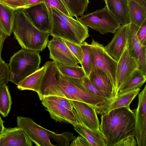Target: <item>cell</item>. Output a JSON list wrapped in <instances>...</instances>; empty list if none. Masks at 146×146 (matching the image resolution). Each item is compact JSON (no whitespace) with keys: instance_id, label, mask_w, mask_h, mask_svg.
<instances>
[{"instance_id":"30bf717a","label":"cell","mask_w":146,"mask_h":146,"mask_svg":"<svg viewBox=\"0 0 146 146\" xmlns=\"http://www.w3.org/2000/svg\"><path fill=\"white\" fill-rule=\"evenodd\" d=\"M137 59L129 54L127 45L117 61L116 75V88L115 98L122 85L139 68Z\"/></svg>"},{"instance_id":"8fae6325","label":"cell","mask_w":146,"mask_h":146,"mask_svg":"<svg viewBox=\"0 0 146 146\" xmlns=\"http://www.w3.org/2000/svg\"><path fill=\"white\" fill-rule=\"evenodd\" d=\"M140 27L129 23L127 46L130 55L136 58L138 61V69L146 75V46L140 43L136 35Z\"/></svg>"},{"instance_id":"ac0fdd59","label":"cell","mask_w":146,"mask_h":146,"mask_svg":"<svg viewBox=\"0 0 146 146\" xmlns=\"http://www.w3.org/2000/svg\"><path fill=\"white\" fill-rule=\"evenodd\" d=\"M129 24L121 25L110 42L105 46L108 53L117 61L127 45Z\"/></svg>"},{"instance_id":"484cf974","label":"cell","mask_w":146,"mask_h":146,"mask_svg":"<svg viewBox=\"0 0 146 146\" xmlns=\"http://www.w3.org/2000/svg\"><path fill=\"white\" fill-rule=\"evenodd\" d=\"M146 76L139 69L136 70L121 86L118 93L140 88L146 80Z\"/></svg>"},{"instance_id":"836d02e7","label":"cell","mask_w":146,"mask_h":146,"mask_svg":"<svg viewBox=\"0 0 146 146\" xmlns=\"http://www.w3.org/2000/svg\"><path fill=\"white\" fill-rule=\"evenodd\" d=\"M0 3L15 11L27 8L28 0H0Z\"/></svg>"},{"instance_id":"e575fe53","label":"cell","mask_w":146,"mask_h":146,"mask_svg":"<svg viewBox=\"0 0 146 146\" xmlns=\"http://www.w3.org/2000/svg\"><path fill=\"white\" fill-rule=\"evenodd\" d=\"M66 44L71 52L78 60L80 64L83 57L82 49L80 44L64 39Z\"/></svg>"},{"instance_id":"7c38bea8","label":"cell","mask_w":146,"mask_h":146,"mask_svg":"<svg viewBox=\"0 0 146 146\" xmlns=\"http://www.w3.org/2000/svg\"><path fill=\"white\" fill-rule=\"evenodd\" d=\"M23 9L30 21L37 29L49 33L51 25V17L44 2Z\"/></svg>"},{"instance_id":"5b68a950","label":"cell","mask_w":146,"mask_h":146,"mask_svg":"<svg viewBox=\"0 0 146 146\" xmlns=\"http://www.w3.org/2000/svg\"><path fill=\"white\" fill-rule=\"evenodd\" d=\"M77 20L84 25L89 27L102 34L108 33L114 34L121 25L106 6L101 9L83 14Z\"/></svg>"},{"instance_id":"7a4b0ae2","label":"cell","mask_w":146,"mask_h":146,"mask_svg":"<svg viewBox=\"0 0 146 146\" xmlns=\"http://www.w3.org/2000/svg\"><path fill=\"white\" fill-rule=\"evenodd\" d=\"M100 129L107 146H115L121 140L133 136L135 124L134 110L122 107L101 115Z\"/></svg>"},{"instance_id":"9c48e42d","label":"cell","mask_w":146,"mask_h":146,"mask_svg":"<svg viewBox=\"0 0 146 146\" xmlns=\"http://www.w3.org/2000/svg\"><path fill=\"white\" fill-rule=\"evenodd\" d=\"M137 108L135 110L133 136L138 146H146V85L139 94Z\"/></svg>"},{"instance_id":"f35d334b","label":"cell","mask_w":146,"mask_h":146,"mask_svg":"<svg viewBox=\"0 0 146 146\" xmlns=\"http://www.w3.org/2000/svg\"><path fill=\"white\" fill-rule=\"evenodd\" d=\"M70 146H91L90 143L82 136H79L74 139Z\"/></svg>"},{"instance_id":"cb8c5ba5","label":"cell","mask_w":146,"mask_h":146,"mask_svg":"<svg viewBox=\"0 0 146 146\" xmlns=\"http://www.w3.org/2000/svg\"><path fill=\"white\" fill-rule=\"evenodd\" d=\"M15 11L0 3V34L7 37L12 32Z\"/></svg>"},{"instance_id":"4fadbf2b","label":"cell","mask_w":146,"mask_h":146,"mask_svg":"<svg viewBox=\"0 0 146 146\" xmlns=\"http://www.w3.org/2000/svg\"><path fill=\"white\" fill-rule=\"evenodd\" d=\"M69 100L76 111L80 123L93 130H100L96 107L82 102Z\"/></svg>"},{"instance_id":"7402d4cb","label":"cell","mask_w":146,"mask_h":146,"mask_svg":"<svg viewBox=\"0 0 146 146\" xmlns=\"http://www.w3.org/2000/svg\"><path fill=\"white\" fill-rule=\"evenodd\" d=\"M46 69L45 64L41 68L25 78L17 85L21 90H29L37 93L40 90L42 80Z\"/></svg>"},{"instance_id":"d590c367","label":"cell","mask_w":146,"mask_h":146,"mask_svg":"<svg viewBox=\"0 0 146 146\" xmlns=\"http://www.w3.org/2000/svg\"><path fill=\"white\" fill-rule=\"evenodd\" d=\"M43 98L55 101L70 111H72L74 110L69 100L66 98L59 96H47Z\"/></svg>"},{"instance_id":"52a82bcc","label":"cell","mask_w":146,"mask_h":146,"mask_svg":"<svg viewBox=\"0 0 146 146\" xmlns=\"http://www.w3.org/2000/svg\"><path fill=\"white\" fill-rule=\"evenodd\" d=\"M17 126L21 127L37 146H55L51 142L48 130L39 125L32 119L18 116Z\"/></svg>"},{"instance_id":"277c9868","label":"cell","mask_w":146,"mask_h":146,"mask_svg":"<svg viewBox=\"0 0 146 146\" xmlns=\"http://www.w3.org/2000/svg\"><path fill=\"white\" fill-rule=\"evenodd\" d=\"M39 52L22 48L10 58L8 65L9 81L17 85L40 68Z\"/></svg>"},{"instance_id":"3957f363","label":"cell","mask_w":146,"mask_h":146,"mask_svg":"<svg viewBox=\"0 0 146 146\" xmlns=\"http://www.w3.org/2000/svg\"><path fill=\"white\" fill-rule=\"evenodd\" d=\"M12 32L22 48L42 51L48 42L49 33L40 31L32 23L23 9L15 11Z\"/></svg>"},{"instance_id":"4dcf8cb0","label":"cell","mask_w":146,"mask_h":146,"mask_svg":"<svg viewBox=\"0 0 146 146\" xmlns=\"http://www.w3.org/2000/svg\"><path fill=\"white\" fill-rule=\"evenodd\" d=\"M7 37L0 34V84H7L9 81V70L8 65L2 59L1 52Z\"/></svg>"},{"instance_id":"74e56055","label":"cell","mask_w":146,"mask_h":146,"mask_svg":"<svg viewBox=\"0 0 146 146\" xmlns=\"http://www.w3.org/2000/svg\"><path fill=\"white\" fill-rule=\"evenodd\" d=\"M137 141L133 136L128 137L121 140L115 146H137Z\"/></svg>"},{"instance_id":"b9f144b4","label":"cell","mask_w":146,"mask_h":146,"mask_svg":"<svg viewBox=\"0 0 146 146\" xmlns=\"http://www.w3.org/2000/svg\"><path fill=\"white\" fill-rule=\"evenodd\" d=\"M3 122L4 121L1 119L0 115V134L1 133L5 127L3 125Z\"/></svg>"},{"instance_id":"ab89813d","label":"cell","mask_w":146,"mask_h":146,"mask_svg":"<svg viewBox=\"0 0 146 146\" xmlns=\"http://www.w3.org/2000/svg\"><path fill=\"white\" fill-rule=\"evenodd\" d=\"M28 1L29 5L28 7L39 3L44 2V0H28Z\"/></svg>"},{"instance_id":"f546056e","label":"cell","mask_w":146,"mask_h":146,"mask_svg":"<svg viewBox=\"0 0 146 146\" xmlns=\"http://www.w3.org/2000/svg\"><path fill=\"white\" fill-rule=\"evenodd\" d=\"M58 68L63 75L76 78H82L86 76L82 67L79 65H70L56 63Z\"/></svg>"},{"instance_id":"44dd1931","label":"cell","mask_w":146,"mask_h":146,"mask_svg":"<svg viewBox=\"0 0 146 146\" xmlns=\"http://www.w3.org/2000/svg\"><path fill=\"white\" fill-rule=\"evenodd\" d=\"M88 77L97 89L111 93L114 98L115 90L109 78L104 72L99 69L93 68Z\"/></svg>"},{"instance_id":"83f0119b","label":"cell","mask_w":146,"mask_h":146,"mask_svg":"<svg viewBox=\"0 0 146 146\" xmlns=\"http://www.w3.org/2000/svg\"><path fill=\"white\" fill-rule=\"evenodd\" d=\"M68 10L74 17L78 19V17L84 14L87 10L89 0H62Z\"/></svg>"},{"instance_id":"9a60e30c","label":"cell","mask_w":146,"mask_h":146,"mask_svg":"<svg viewBox=\"0 0 146 146\" xmlns=\"http://www.w3.org/2000/svg\"><path fill=\"white\" fill-rule=\"evenodd\" d=\"M51 19L50 35L80 44L84 42L74 30L51 10L49 11Z\"/></svg>"},{"instance_id":"e0dca14e","label":"cell","mask_w":146,"mask_h":146,"mask_svg":"<svg viewBox=\"0 0 146 146\" xmlns=\"http://www.w3.org/2000/svg\"><path fill=\"white\" fill-rule=\"evenodd\" d=\"M32 141L21 127H4L0 134V146H32Z\"/></svg>"},{"instance_id":"4316f807","label":"cell","mask_w":146,"mask_h":146,"mask_svg":"<svg viewBox=\"0 0 146 146\" xmlns=\"http://www.w3.org/2000/svg\"><path fill=\"white\" fill-rule=\"evenodd\" d=\"M12 103L8 86L6 84H0V114L3 117L8 115Z\"/></svg>"},{"instance_id":"2e32d148","label":"cell","mask_w":146,"mask_h":146,"mask_svg":"<svg viewBox=\"0 0 146 146\" xmlns=\"http://www.w3.org/2000/svg\"><path fill=\"white\" fill-rule=\"evenodd\" d=\"M139 88L122 93H118L113 99L96 107L97 113L100 115L106 114L110 111L119 108H129V105L139 93Z\"/></svg>"},{"instance_id":"ffe728a7","label":"cell","mask_w":146,"mask_h":146,"mask_svg":"<svg viewBox=\"0 0 146 146\" xmlns=\"http://www.w3.org/2000/svg\"><path fill=\"white\" fill-rule=\"evenodd\" d=\"M72 125L75 131L86 139L91 146H107L105 138L100 130H93L80 123Z\"/></svg>"},{"instance_id":"5bb4252c","label":"cell","mask_w":146,"mask_h":146,"mask_svg":"<svg viewBox=\"0 0 146 146\" xmlns=\"http://www.w3.org/2000/svg\"><path fill=\"white\" fill-rule=\"evenodd\" d=\"M42 104L49 113L50 117L56 122H64L73 125L79 123L77 114L74 109L72 111L53 101L43 98Z\"/></svg>"},{"instance_id":"6da1fadb","label":"cell","mask_w":146,"mask_h":146,"mask_svg":"<svg viewBox=\"0 0 146 146\" xmlns=\"http://www.w3.org/2000/svg\"><path fill=\"white\" fill-rule=\"evenodd\" d=\"M40 89L37 93L40 100L48 96H57L69 100L85 103L97 107L108 99L82 90L67 80L59 71L55 61H49Z\"/></svg>"},{"instance_id":"603a6c76","label":"cell","mask_w":146,"mask_h":146,"mask_svg":"<svg viewBox=\"0 0 146 146\" xmlns=\"http://www.w3.org/2000/svg\"><path fill=\"white\" fill-rule=\"evenodd\" d=\"M63 76L67 80L82 90L104 97L109 100L114 98L113 94L97 89L88 76H86L82 78H76Z\"/></svg>"},{"instance_id":"f1b7e54d","label":"cell","mask_w":146,"mask_h":146,"mask_svg":"<svg viewBox=\"0 0 146 146\" xmlns=\"http://www.w3.org/2000/svg\"><path fill=\"white\" fill-rule=\"evenodd\" d=\"M80 45L83 52L82 61L80 64L86 76L88 77L93 67V56L91 45L85 41Z\"/></svg>"},{"instance_id":"ba28073f","label":"cell","mask_w":146,"mask_h":146,"mask_svg":"<svg viewBox=\"0 0 146 146\" xmlns=\"http://www.w3.org/2000/svg\"><path fill=\"white\" fill-rule=\"evenodd\" d=\"M52 37L47 45L49 51V58L56 63L78 65L79 62L67 46L64 39L58 37Z\"/></svg>"},{"instance_id":"d6a6232c","label":"cell","mask_w":146,"mask_h":146,"mask_svg":"<svg viewBox=\"0 0 146 146\" xmlns=\"http://www.w3.org/2000/svg\"><path fill=\"white\" fill-rule=\"evenodd\" d=\"M44 3L49 11L51 8H54L66 15L73 18L62 0H44Z\"/></svg>"},{"instance_id":"60d3db41","label":"cell","mask_w":146,"mask_h":146,"mask_svg":"<svg viewBox=\"0 0 146 146\" xmlns=\"http://www.w3.org/2000/svg\"><path fill=\"white\" fill-rule=\"evenodd\" d=\"M139 4L146 10V0H132Z\"/></svg>"},{"instance_id":"8d00e7d4","label":"cell","mask_w":146,"mask_h":146,"mask_svg":"<svg viewBox=\"0 0 146 146\" xmlns=\"http://www.w3.org/2000/svg\"><path fill=\"white\" fill-rule=\"evenodd\" d=\"M136 35L140 43L146 46V20L139 27L137 33Z\"/></svg>"},{"instance_id":"1f68e13d","label":"cell","mask_w":146,"mask_h":146,"mask_svg":"<svg viewBox=\"0 0 146 146\" xmlns=\"http://www.w3.org/2000/svg\"><path fill=\"white\" fill-rule=\"evenodd\" d=\"M48 133L50 138L54 140L60 146H69L70 142L76 137L73 133L68 132L57 134L48 130Z\"/></svg>"},{"instance_id":"d6986e66","label":"cell","mask_w":146,"mask_h":146,"mask_svg":"<svg viewBox=\"0 0 146 146\" xmlns=\"http://www.w3.org/2000/svg\"><path fill=\"white\" fill-rule=\"evenodd\" d=\"M106 6L121 25L129 23L128 0H104Z\"/></svg>"},{"instance_id":"8992f818","label":"cell","mask_w":146,"mask_h":146,"mask_svg":"<svg viewBox=\"0 0 146 146\" xmlns=\"http://www.w3.org/2000/svg\"><path fill=\"white\" fill-rule=\"evenodd\" d=\"M90 45L93 56V68L99 69L106 74L114 88L115 95L117 61L110 55L103 44L93 38Z\"/></svg>"},{"instance_id":"d4e9b609","label":"cell","mask_w":146,"mask_h":146,"mask_svg":"<svg viewBox=\"0 0 146 146\" xmlns=\"http://www.w3.org/2000/svg\"><path fill=\"white\" fill-rule=\"evenodd\" d=\"M128 5L129 23L140 27L146 20V10L132 0H128Z\"/></svg>"}]
</instances>
